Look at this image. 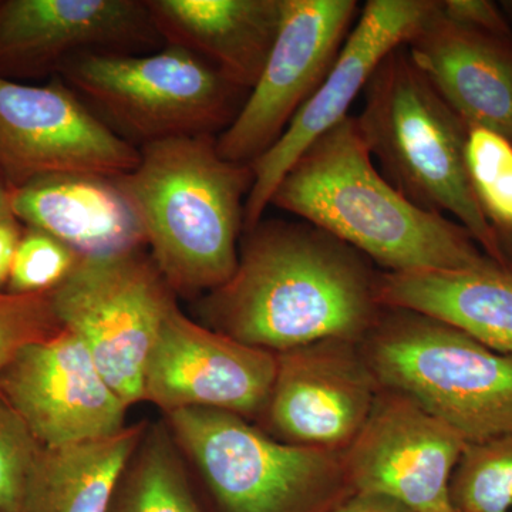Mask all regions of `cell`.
<instances>
[{"mask_svg":"<svg viewBox=\"0 0 512 512\" xmlns=\"http://www.w3.org/2000/svg\"><path fill=\"white\" fill-rule=\"evenodd\" d=\"M244 234L234 274L202 299L208 328L272 353L360 342L373 328L383 306L365 255L305 221Z\"/></svg>","mask_w":512,"mask_h":512,"instance_id":"1","label":"cell"},{"mask_svg":"<svg viewBox=\"0 0 512 512\" xmlns=\"http://www.w3.org/2000/svg\"><path fill=\"white\" fill-rule=\"evenodd\" d=\"M271 205L323 229L386 272L497 264L461 225L417 207L376 170L356 117H346L299 157Z\"/></svg>","mask_w":512,"mask_h":512,"instance_id":"2","label":"cell"},{"mask_svg":"<svg viewBox=\"0 0 512 512\" xmlns=\"http://www.w3.org/2000/svg\"><path fill=\"white\" fill-rule=\"evenodd\" d=\"M130 173L114 178L136 212L146 247L171 291L191 296L228 281L238 265L251 164L220 156L217 136L144 144Z\"/></svg>","mask_w":512,"mask_h":512,"instance_id":"3","label":"cell"},{"mask_svg":"<svg viewBox=\"0 0 512 512\" xmlns=\"http://www.w3.org/2000/svg\"><path fill=\"white\" fill-rule=\"evenodd\" d=\"M363 94L356 120L383 177L417 207L450 214L488 258L508 269L468 175L470 128L414 66L406 46L384 57Z\"/></svg>","mask_w":512,"mask_h":512,"instance_id":"4","label":"cell"},{"mask_svg":"<svg viewBox=\"0 0 512 512\" xmlns=\"http://www.w3.org/2000/svg\"><path fill=\"white\" fill-rule=\"evenodd\" d=\"M360 348L382 389L410 397L467 444L512 433V356L392 308L382 309Z\"/></svg>","mask_w":512,"mask_h":512,"instance_id":"5","label":"cell"},{"mask_svg":"<svg viewBox=\"0 0 512 512\" xmlns=\"http://www.w3.org/2000/svg\"><path fill=\"white\" fill-rule=\"evenodd\" d=\"M59 72L114 133L140 147L218 136L237 116L244 93L200 57L168 45L146 56L82 53Z\"/></svg>","mask_w":512,"mask_h":512,"instance_id":"6","label":"cell"},{"mask_svg":"<svg viewBox=\"0 0 512 512\" xmlns=\"http://www.w3.org/2000/svg\"><path fill=\"white\" fill-rule=\"evenodd\" d=\"M163 420L217 512H313L349 485L342 453L285 443L237 414L188 409Z\"/></svg>","mask_w":512,"mask_h":512,"instance_id":"7","label":"cell"},{"mask_svg":"<svg viewBox=\"0 0 512 512\" xmlns=\"http://www.w3.org/2000/svg\"><path fill=\"white\" fill-rule=\"evenodd\" d=\"M52 301L63 328L82 340L127 407L143 402L148 356L177 305L150 254L138 248L80 258Z\"/></svg>","mask_w":512,"mask_h":512,"instance_id":"8","label":"cell"},{"mask_svg":"<svg viewBox=\"0 0 512 512\" xmlns=\"http://www.w3.org/2000/svg\"><path fill=\"white\" fill-rule=\"evenodd\" d=\"M138 161L140 148L62 80L28 86L0 76V177L10 191L57 174L116 178Z\"/></svg>","mask_w":512,"mask_h":512,"instance_id":"9","label":"cell"},{"mask_svg":"<svg viewBox=\"0 0 512 512\" xmlns=\"http://www.w3.org/2000/svg\"><path fill=\"white\" fill-rule=\"evenodd\" d=\"M357 9L355 0H282L281 25L261 77L217 136L221 157L252 164L274 146L328 76Z\"/></svg>","mask_w":512,"mask_h":512,"instance_id":"10","label":"cell"},{"mask_svg":"<svg viewBox=\"0 0 512 512\" xmlns=\"http://www.w3.org/2000/svg\"><path fill=\"white\" fill-rule=\"evenodd\" d=\"M466 446L410 397L382 389L343 451V467L353 493L389 498L410 512H457L451 480Z\"/></svg>","mask_w":512,"mask_h":512,"instance_id":"11","label":"cell"},{"mask_svg":"<svg viewBox=\"0 0 512 512\" xmlns=\"http://www.w3.org/2000/svg\"><path fill=\"white\" fill-rule=\"evenodd\" d=\"M436 6V0H370L346 37L338 59L316 92L295 114L274 146L251 164L254 184L245 202L244 231L254 228L282 178L323 134L349 116L377 66L406 45Z\"/></svg>","mask_w":512,"mask_h":512,"instance_id":"12","label":"cell"},{"mask_svg":"<svg viewBox=\"0 0 512 512\" xmlns=\"http://www.w3.org/2000/svg\"><path fill=\"white\" fill-rule=\"evenodd\" d=\"M276 366V353L194 322L175 305L148 356L143 402L164 414L211 409L258 419L274 386Z\"/></svg>","mask_w":512,"mask_h":512,"instance_id":"13","label":"cell"},{"mask_svg":"<svg viewBox=\"0 0 512 512\" xmlns=\"http://www.w3.org/2000/svg\"><path fill=\"white\" fill-rule=\"evenodd\" d=\"M266 433L295 446L343 453L363 429L380 387L360 342L325 340L276 353Z\"/></svg>","mask_w":512,"mask_h":512,"instance_id":"14","label":"cell"},{"mask_svg":"<svg viewBox=\"0 0 512 512\" xmlns=\"http://www.w3.org/2000/svg\"><path fill=\"white\" fill-rule=\"evenodd\" d=\"M0 393L43 447L104 439L127 427V404L67 329L20 349L0 372Z\"/></svg>","mask_w":512,"mask_h":512,"instance_id":"15","label":"cell"},{"mask_svg":"<svg viewBox=\"0 0 512 512\" xmlns=\"http://www.w3.org/2000/svg\"><path fill=\"white\" fill-rule=\"evenodd\" d=\"M158 36L140 0H6L0 2V76L60 70L82 53L154 46Z\"/></svg>","mask_w":512,"mask_h":512,"instance_id":"16","label":"cell"},{"mask_svg":"<svg viewBox=\"0 0 512 512\" xmlns=\"http://www.w3.org/2000/svg\"><path fill=\"white\" fill-rule=\"evenodd\" d=\"M414 66L468 128L512 144V40L448 19L440 2L406 43Z\"/></svg>","mask_w":512,"mask_h":512,"instance_id":"17","label":"cell"},{"mask_svg":"<svg viewBox=\"0 0 512 512\" xmlns=\"http://www.w3.org/2000/svg\"><path fill=\"white\" fill-rule=\"evenodd\" d=\"M158 36L251 92L281 25L282 0H148Z\"/></svg>","mask_w":512,"mask_h":512,"instance_id":"18","label":"cell"},{"mask_svg":"<svg viewBox=\"0 0 512 512\" xmlns=\"http://www.w3.org/2000/svg\"><path fill=\"white\" fill-rule=\"evenodd\" d=\"M10 211L23 227L52 235L82 258L146 248L136 212L114 178L57 174L10 191Z\"/></svg>","mask_w":512,"mask_h":512,"instance_id":"19","label":"cell"},{"mask_svg":"<svg viewBox=\"0 0 512 512\" xmlns=\"http://www.w3.org/2000/svg\"><path fill=\"white\" fill-rule=\"evenodd\" d=\"M377 296L383 308L440 320L487 348L512 356V272L503 266L383 272Z\"/></svg>","mask_w":512,"mask_h":512,"instance_id":"20","label":"cell"},{"mask_svg":"<svg viewBox=\"0 0 512 512\" xmlns=\"http://www.w3.org/2000/svg\"><path fill=\"white\" fill-rule=\"evenodd\" d=\"M147 421L104 439L43 447L30 481L28 512H109Z\"/></svg>","mask_w":512,"mask_h":512,"instance_id":"21","label":"cell"},{"mask_svg":"<svg viewBox=\"0 0 512 512\" xmlns=\"http://www.w3.org/2000/svg\"><path fill=\"white\" fill-rule=\"evenodd\" d=\"M109 512H210L164 420L150 424L121 476Z\"/></svg>","mask_w":512,"mask_h":512,"instance_id":"22","label":"cell"},{"mask_svg":"<svg viewBox=\"0 0 512 512\" xmlns=\"http://www.w3.org/2000/svg\"><path fill=\"white\" fill-rule=\"evenodd\" d=\"M451 498L457 512H511L512 433L467 444L451 480Z\"/></svg>","mask_w":512,"mask_h":512,"instance_id":"23","label":"cell"},{"mask_svg":"<svg viewBox=\"0 0 512 512\" xmlns=\"http://www.w3.org/2000/svg\"><path fill=\"white\" fill-rule=\"evenodd\" d=\"M468 175L498 239L512 232V144L484 128L468 131ZM501 244V242H500Z\"/></svg>","mask_w":512,"mask_h":512,"instance_id":"24","label":"cell"},{"mask_svg":"<svg viewBox=\"0 0 512 512\" xmlns=\"http://www.w3.org/2000/svg\"><path fill=\"white\" fill-rule=\"evenodd\" d=\"M43 446L0 393V512H28L30 481Z\"/></svg>","mask_w":512,"mask_h":512,"instance_id":"25","label":"cell"},{"mask_svg":"<svg viewBox=\"0 0 512 512\" xmlns=\"http://www.w3.org/2000/svg\"><path fill=\"white\" fill-rule=\"evenodd\" d=\"M80 258L76 251L52 235L25 227L6 292L13 295L53 292L69 278Z\"/></svg>","mask_w":512,"mask_h":512,"instance_id":"26","label":"cell"},{"mask_svg":"<svg viewBox=\"0 0 512 512\" xmlns=\"http://www.w3.org/2000/svg\"><path fill=\"white\" fill-rule=\"evenodd\" d=\"M63 329L53 306L52 292L0 293V372L20 349L53 338Z\"/></svg>","mask_w":512,"mask_h":512,"instance_id":"27","label":"cell"},{"mask_svg":"<svg viewBox=\"0 0 512 512\" xmlns=\"http://www.w3.org/2000/svg\"><path fill=\"white\" fill-rule=\"evenodd\" d=\"M440 9L448 19L497 39L512 40V30L500 8L488 0H444Z\"/></svg>","mask_w":512,"mask_h":512,"instance_id":"28","label":"cell"},{"mask_svg":"<svg viewBox=\"0 0 512 512\" xmlns=\"http://www.w3.org/2000/svg\"><path fill=\"white\" fill-rule=\"evenodd\" d=\"M22 222L12 211L0 214V293L8 288L13 259L23 234Z\"/></svg>","mask_w":512,"mask_h":512,"instance_id":"29","label":"cell"},{"mask_svg":"<svg viewBox=\"0 0 512 512\" xmlns=\"http://www.w3.org/2000/svg\"><path fill=\"white\" fill-rule=\"evenodd\" d=\"M329 512H410L402 505L379 495L353 493Z\"/></svg>","mask_w":512,"mask_h":512,"instance_id":"30","label":"cell"},{"mask_svg":"<svg viewBox=\"0 0 512 512\" xmlns=\"http://www.w3.org/2000/svg\"><path fill=\"white\" fill-rule=\"evenodd\" d=\"M500 242L505 256V262H507L508 269L512 271V232L501 237Z\"/></svg>","mask_w":512,"mask_h":512,"instance_id":"31","label":"cell"},{"mask_svg":"<svg viewBox=\"0 0 512 512\" xmlns=\"http://www.w3.org/2000/svg\"><path fill=\"white\" fill-rule=\"evenodd\" d=\"M9 198L10 190L8 185H6L5 181L0 177V214H5V212L10 211Z\"/></svg>","mask_w":512,"mask_h":512,"instance_id":"32","label":"cell"}]
</instances>
